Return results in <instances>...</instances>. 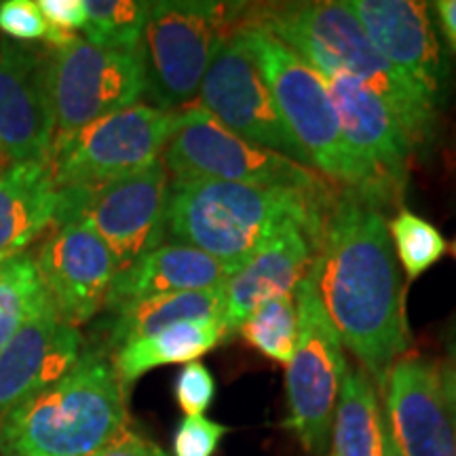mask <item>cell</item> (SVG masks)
<instances>
[{"instance_id":"obj_28","label":"cell","mask_w":456,"mask_h":456,"mask_svg":"<svg viewBox=\"0 0 456 456\" xmlns=\"http://www.w3.org/2000/svg\"><path fill=\"white\" fill-rule=\"evenodd\" d=\"M389 235L395 241L397 258L410 279H419L448 252V241L442 232L410 209H402L389 222Z\"/></svg>"},{"instance_id":"obj_7","label":"cell","mask_w":456,"mask_h":456,"mask_svg":"<svg viewBox=\"0 0 456 456\" xmlns=\"http://www.w3.org/2000/svg\"><path fill=\"white\" fill-rule=\"evenodd\" d=\"M161 163L174 175L171 180L178 182L218 180L306 192L338 188L313 167L239 138L192 106L175 114V127L165 144Z\"/></svg>"},{"instance_id":"obj_15","label":"cell","mask_w":456,"mask_h":456,"mask_svg":"<svg viewBox=\"0 0 456 456\" xmlns=\"http://www.w3.org/2000/svg\"><path fill=\"white\" fill-rule=\"evenodd\" d=\"M385 420L402 456H456L454 425L444 397L442 368L406 353L385 383Z\"/></svg>"},{"instance_id":"obj_10","label":"cell","mask_w":456,"mask_h":456,"mask_svg":"<svg viewBox=\"0 0 456 456\" xmlns=\"http://www.w3.org/2000/svg\"><path fill=\"white\" fill-rule=\"evenodd\" d=\"M175 114L134 104L74 134L57 135L49 157L55 186L104 184L152 167L161 161Z\"/></svg>"},{"instance_id":"obj_36","label":"cell","mask_w":456,"mask_h":456,"mask_svg":"<svg viewBox=\"0 0 456 456\" xmlns=\"http://www.w3.org/2000/svg\"><path fill=\"white\" fill-rule=\"evenodd\" d=\"M383 456H402L395 446V442H393V436L389 427H387V420H385V436H383Z\"/></svg>"},{"instance_id":"obj_39","label":"cell","mask_w":456,"mask_h":456,"mask_svg":"<svg viewBox=\"0 0 456 456\" xmlns=\"http://www.w3.org/2000/svg\"><path fill=\"white\" fill-rule=\"evenodd\" d=\"M452 254H454V258H456V239H454V243H452Z\"/></svg>"},{"instance_id":"obj_38","label":"cell","mask_w":456,"mask_h":456,"mask_svg":"<svg viewBox=\"0 0 456 456\" xmlns=\"http://www.w3.org/2000/svg\"><path fill=\"white\" fill-rule=\"evenodd\" d=\"M9 167V163H7V159H4L3 155H0V171H4Z\"/></svg>"},{"instance_id":"obj_16","label":"cell","mask_w":456,"mask_h":456,"mask_svg":"<svg viewBox=\"0 0 456 456\" xmlns=\"http://www.w3.org/2000/svg\"><path fill=\"white\" fill-rule=\"evenodd\" d=\"M349 7L376 51L440 108L448 68L429 4L419 0H351Z\"/></svg>"},{"instance_id":"obj_30","label":"cell","mask_w":456,"mask_h":456,"mask_svg":"<svg viewBox=\"0 0 456 456\" xmlns=\"http://www.w3.org/2000/svg\"><path fill=\"white\" fill-rule=\"evenodd\" d=\"M216 380L201 362H191L182 368L175 380V399L186 416H201L212 406Z\"/></svg>"},{"instance_id":"obj_25","label":"cell","mask_w":456,"mask_h":456,"mask_svg":"<svg viewBox=\"0 0 456 456\" xmlns=\"http://www.w3.org/2000/svg\"><path fill=\"white\" fill-rule=\"evenodd\" d=\"M49 300L34 254L24 252L0 265V353L24 322Z\"/></svg>"},{"instance_id":"obj_40","label":"cell","mask_w":456,"mask_h":456,"mask_svg":"<svg viewBox=\"0 0 456 456\" xmlns=\"http://www.w3.org/2000/svg\"><path fill=\"white\" fill-rule=\"evenodd\" d=\"M330 456H332V454H330Z\"/></svg>"},{"instance_id":"obj_13","label":"cell","mask_w":456,"mask_h":456,"mask_svg":"<svg viewBox=\"0 0 456 456\" xmlns=\"http://www.w3.org/2000/svg\"><path fill=\"white\" fill-rule=\"evenodd\" d=\"M338 112L342 138L372 182L380 209L397 203L408 186L416 148L372 91L349 77L323 78Z\"/></svg>"},{"instance_id":"obj_23","label":"cell","mask_w":456,"mask_h":456,"mask_svg":"<svg viewBox=\"0 0 456 456\" xmlns=\"http://www.w3.org/2000/svg\"><path fill=\"white\" fill-rule=\"evenodd\" d=\"M114 322L110 328V345L117 346L125 342L146 338L182 322L195 319H222L224 313V285L205 292H182L165 294L146 298L134 305L112 311Z\"/></svg>"},{"instance_id":"obj_11","label":"cell","mask_w":456,"mask_h":456,"mask_svg":"<svg viewBox=\"0 0 456 456\" xmlns=\"http://www.w3.org/2000/svg\"><path fill=\"white\" fill-rule=\"evenodd\" d=\"M51 95L57 135H68L123 108L146 94L144 55L140 51L95 47L72 37L49 47Z\"/></svg>"},{"instance_id":"obj_12","label":"cell","mask_w":456,"mask_h":456,"mask_svg":"<svg viewBox=\"0 0 456 456\" xmlns=\"http://www.w3.org/2000/svg\"><path fill=\"white\" fill-rule=\"evenodd\" d=\"M191 106L208 112L239 138L311 167L309 159L285 127L265 77L237 30L214 55Z\"/></svg>"},{"instance_id":"obj_27","label":"cell","mask_w":456,"mask_h":456,"mask_svg":"<svg viewBox=\"0 0 456 456\" xmlns=\"http://www.w3.org/2000/svg\"><path fill=\"white\" fill-rule=\"evenodd\" d=\"M262 355L288 366L298 345V309L294 296L269 300L258 306L237 330Z\"/></svg>"},{"instance_id":"obj_20","label":"cell","mask_w":456,"mask_h":456,"mask_svg":"<svg viewBox=\"0 0 456 456\" xmlns=\"http://www.w3.org/2000/svg\"><path fill=\"white\" fill-rule=\"evenodd\" d=\"M231 275L224 265L191 245H161L117 273L104 305L117 311L155 296L205 292L224 285Z\"/></svg>"},{"instance_id":"obj_21","label":"cell","mask_w":456,"mask_h":456,"mask_svg":"<svg viewBox=\"0 0 456 456\" xmlns=\"http://www.w3.org/2000/svg\"><path fill=\"white\" fill-rule=\"evenodd\" d=\"M57 186L49 163H11L0 171V265L53 224Z\"/></svg>"},{"instance_id":"obj_35","label":"cell","mask_w":456,"mask_h":456,"mask_svg":"<svg viewBox=\"0 0 456 456\" xmlns=\"http://www.w3.org/2000/svg\"><path fill=\"white\" fill-rule=\"evenodd\" d=\"M442 387H444V397H446L450 419H452L454 436H456V370L452 366L442 368Z\"/></svg>"},{"instance_id":"obj_24","label":"cell","mask_w":456,"mask_h":456,"mask_svg":"<svg viewBox=\"0 0 456 456\" xmlns=\"http://www.w3.org/2000/svg\"><path fill=\"white\" fill-rule=\"evenodd\" d=\"M332 436V456H383L385 414L374 380L363 368H349L342 379Z\"/></svg>"},{"instance_id":"obj_22","label":"cell","mask_w":456,"mask_h":456,"mask_svg":"<svg viewBox=\"0 0 456 456\" xmlns=\"http://www.w3.org/2000/svg\"><path fill=\"white\" fill-rule=\"evenodd\" d=\"M222 319H195L169 326L146 338L125 342L112 355V368L125 387L134 385L140 376L169 363H191L226 340Z\"/></svg>"},{"instance_id":"obj_3","label":"cell","mask_w":456,"mask_h":456,"mask_svg":"<svg viewBox=\"0 0 456 456\" xmlns=\"http://www.w3.org/2000/svg\"><path fill=\"white\" fill-rule=\"evenodd\" d=\"M338 191L342 188L306 192L218 180H171L167 232L235 273L288 226L306 228L322 241Z\"/></svg>"},{"instance_id":"obj_2","label":"cell","mask_w":456,"mask_h":456,"mask_svg":"<svg viewBox=\"0 0 456 456\" xmlns=\"http://www.w3.org/2000/svg\"><path fill=\"white\" fill-rule=\"evenodd\" d=\"M245 21L269 30L323 78L349 77L385 102L416 151L431 144L437 106L376 51L349 3H277L245 9Z\"/></svg>"},{"instance_id":"obj_32","label":"cell","mask_w":456,"mask_h":456,"mask_svg":"<svg viewBox=\"0 0 456 456\" xmlns=\"http://www.w3.org/2000/svg\"><path fill=\"white\" fill-rule=\"evenodd\" d=\"M37 4L55 32L74 34V30H83L87 21L83 0H41Z\"/></svg>"},{"instance_id":"obj_34","label":"cell","mask_w":456,"mask_h":456,"mask_svg":"<svg viewBox=\"0 0 456 456\" xmlns=\"http://www.w3.org/2000/svg\"><path fill=\"white\" fill-rule=\"evenodd\" d=\"M433 11L440 21L448 47L456 55V0H437V3H433Z\"/></svg>"},{"instance_id":"obj_5","label":"cell","mask_w":456,"mask_h":456,"mask_svg":"<svg viewBox=\"0 0 456 456\" xmlns=\"http://www.w3.org/2000/svg\"><path fill=\"white\" fill-rule=\"evenodd\" d=\"M237 34L258 64L285 127L311 167L334 186L355 192L380 209L372 182L342 138L338 112L322 74L252 21L241 20Z\"/></svg>"},{"instance_id":"obj_19","label":"cell","mask_w":456,"mask_h":456,"mask_svg":"<svg viewBox=\"0 0 456 456\" xmlns=\"http://www.w3.org/2000/svg\"><path fill=\"white\" fill-rule=\"evenodd\" d=\"M319 245L322 241L306 228L288 226L228 277L222 313L228 338L265 302L296 294L315 260Z\"/></svg>"},{"instance_id":"obj_31","label":"cell","mask_w":456,"mask_h":456,"mask_svg":"<svg viewBox=\"0 0 456 456\" xmlns=\"http://www.w3.org/2000/svg\"><path fill=\"white\" fill-rule=\"evenodd\" d=\"M226 427L205 416H184L174 436L175 456H214Z\"/></svg>"},{"instance_id":"obj_37","label":"cell","mask_w":456,"mask_h":456,"mask_svg":"<svg viewBox=\"0 0 456 456\" xmlns=\"http://www.w3.org/2000/svg\"><path fill=\"white\" fill-rule=\"evenodd\" d=\"M450 357H452V362H454V370H456V338L452 340V345H450Z\"/></svg>"},{"instance_id":"obj_1","label":"cell","mask_w":456,"mask_h":456,"mask_svg":"<svg viewBox=\"0 0 456 456\" xmlns=\"http://www.w3.org/2000/svg\"><path fill=\"white\" fill-rule=\"evenodd\" d=\"M319 298L342 345L385 389L393 363L410 349L403 281L383 209L338 191L313 260Z\"/></svg>"},{"instance_id":"obj_14","label":"cell","mask_w":456,"mask_h":456,"mask_svg":"<svg viewBox=\"0 0 456 456\" xmlns=\"http://www.w3.org/2000/svg\"><path fill=\"white\" fill-rule=\"evenodd\" d=\"M51 57L0 43V155L7 163H49L55 142Z\"/></svg>"},{"instance_id":"obj_6","label":"cell","mask_w":456,"mask_h":456,"mask_svg":"<svg viewBox=\"0 0 456 456\" xmlns=\"http://www.w3.org/2000/svg\"><path fill=\"white\" fill-rule=\"evenodd\" d=\"M245 4L212 0L151 3L142 38L146 94L155 108L174 112L195 102L222 43L237 30Z\"/></svg>"},{"instance_id":"obj_18","label":"cell","mask_w":456,"mask_h":456,"mask_svg":"<svg viewBox=\"0 0 456 456\" xmlns=\"http://www.w3.org/2000/svg\"><path fill=\"white\" fill-rule=\"evenodd\" d=\"M81 355L83 334L49 298L0 353V414L64 379Z\"/></svg>"},{"instance_id":"obj_4","label":"cell","mask_w":456,"mask_h":456,"mask_svg":"<svg viewBox=\"0 0 456 456\" xmlns=\"http://www.w3.org/2000/svg\"><path fill=\"white\" fill-rule=\"evenodd\" d=\"M125 389L100 351L0 419V456H94L125 429Z\"/></svg>"},{"instance_id":"obj_26","label":"cell","mask_w":456,"mask_h":456,"mask_svg":"<svg viewBox=\"0 0 456 456\" xmlns=\"http://www.w3.org/2000/svg\"><path fill=\"white\" fill-rule=\"evenodd\" d=\"M85 41L114 51H140L151 3L138 0H83Z\"/></svg>"},{"instance_id":"obj_9","label":"cell","mask_w":456,"mask_h":456,"mask_svg":"<svg viewBox=\"0 0 456 456\" xmlns=\"http://www.w3.org/2000/svg\"><path fill=\"white\" fill-rule=\"evenodd\" d=\"M294 298L298 345L285 374L289 410L285 427L306 452L323 454L332 437L336 402L349 366L340 336L319 298L313 265L296 288Z\"/></svg>"},{"instance_id":"obj_33","label":"cell","mask_w":456,"mask_h":456,"mask_svg":"<svg viewBox=\"0 0 456 456\" xmlns=\"http://www.w3.org/2000/svg\"><path fill=\"white\" fill-rule=\"evenodd\" d=\"M94 456H167V454H165L155 442L146 440L144 436H140V433L131 431L125 427L118 436H114L112 440Z\"/></svg>"},{"instance_id":"obj_29","label":"cell","mask_w":456,"mask_h":456,"mask_svg":"<svg viewBox=\"0 0 456 456\" xmlns=\"http://www.w3.org/2000/svg\"><path fill=\"white\" fill-rule=\"evenodd\" d=\"M0 32L13 41H45L55 38V30L47 24L34 0H4L0 3Z\"/></svg>"},{"instance_id":"obj_17","label":"cell","mask_w":456,"mask_h":456,"mask_svg":"<svg viewBox=\"0 0 456 456\" xmlns=\"http://www.w3.org/2000/svg\"><path fill=\"white\" fill-rule=\"evenodd\" d=\"M37 266L55 311L77 328L104 306L118 273L106 243L83 224L57 226L43 243Z\"/></svg>"},{"instance_id":"obj_8","label":"cell","mask_w":456,"mask_h":456,"mask_svg":"<svg viewBox=\"0 0 456 456\" xmlns=\"http://www.w3.org/2000/svg\"><path fill=\"white\" fill-rule=\"evenodd\" d=\"M169 174L159 161L140 174L57 188L55 226L83 224L110 249L118 271L161 248L167 232Z\"/></svg>"}]
</instances>
